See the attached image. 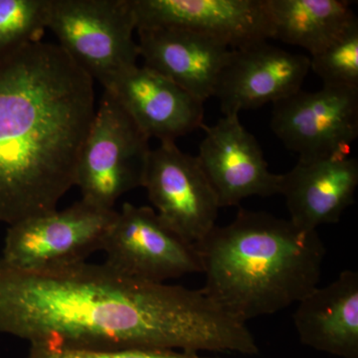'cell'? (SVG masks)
I'll list each match as a JSON object with an SVG mask.
<instances>
[{"label":"cell","mask_w":358,"mask_h":358,"mask_svg":"<svg viewBox=\"0 0 358 358\" xmlns=\"http://www.w3.org/2000/svg\"><path fill=\"white\" fill-rule=\"evenodd\" d=\"M0 333L92 350L259 352L246 324L202 289L140 281L87 261L29 272L0 260Z\"/></svg>","instance_id":"obj_1"},{"label":"cell","mask_w":358,"mask_h":358,"mask_svg":"<svg viewBox=\"0 0 358 358\" xmlns=\"http://www.w3.org/2000/svg\"><path fill=\"white\" fill-rule=\"evenodd\" d=\"M94 80L57 44L0 58V221L57 209L95 115Z\"/></svg>","instance_id":"obj_2"},{"label":"cell","mask_w":358,"mask_h":358,"mask_svg":"<svg viewBox=\"0 0 358 358\" xmlns=\"http://www.w3.org/2000/svg\"><path fill=\"white\" fill-rule=\"evenodd\" d=\"M195 246L205 275L202 292L244 324L281 312L317 288L326 257L317 230L247 209Z\"/></svg>","instance_id":"obj_3"},{"label":"cell","mask_w":358,"mask_h":358,"mask_svg":"<svg viewBox=\"0 0 358 358\" xmlns=\"http://www.w3.org/2000/svg\"><path fill=\"white\" fill-rule=\"evenodd\" d=\"M47 28L58 46L103 89L140 57L131 0H51Z\"/></svg>","instance_id":"obj_4"},{"label":"cell","mask_w":358,"mask_h":358,"mask_svg":"<svg viewBox=\"0 0 358 358\" xmlns=\"http://www.w3.org/2000/svg\"><path fill=\"white\" fill-rule=\"evenodd\" d=\"M150 140L114 94L103 90L78 159L75 186L81 199L114 210L124 193L143 187Z\"/></svg>","instance_id":"obj_5"},{"label":"cell","mask_w":358,"mask_h":358,"mask_svg":"<svg viewBox=\"0 0 358 358\" xmlns=\"http://www.w3.org/2000/svg\"><path fill=\"white\" fill-rule=\"evenodd\" d=\"M117 211L80 199L63 209L9 225L0 260L21 271L53 270L86 262L103 242Z\"/></svg>","instance_id":"obj_6"},{"label":"cell","mask_w":358,"mask_h":358,"mask_svg":"<svg viewBox=\"0 0 358 358\" xmlns=\"http://www.w3.org/2000/svg\"><path fill=\"white\" fill-rule=\"evenodd\" d=\"M102 251L106 265L140 281L162 284L202 273L196 246L176 234L148 206L122 205Z\"/></svg>","instance_id":"obj_7"},{"label":"cell","mask_w":358,"mask_h":358,"mask_svg":"<svg viewBox=\"0 0 358 358\" xmlns=\"http://www.w3.org/2000/svg\"><path fill=\"white\" fill-rule=\"evenodd\" d=\"M271 128L299 159L350 155L358 136V90H299L273 103Z\"/></svg>","instance_id":"obj_8"},{"label":"cell","mask_w":358,"mask_h":358,"mask_svg":"<svg viewBox=\"0 0 358 358\" xmlns=\"http://www.w3.org/2000/svg\"><path fill=\"white\" fill-rule=\"evenodd\" d=\"M143 187L159 218L188 243H200L215 227L220 206L213 188L197 157L176 143L152 150Z\"/></svg>","instance_id":"obj_9"},{"label":"cell","mask_w":358,"mask_h":358,"mask_svg":"<svg viewBox=\"0 0 358 358\" xmlns=\"http://www.w3.org/2000/svg\"><path fill=\"white\" fill-rule=\"evenodd\" d=\"M201 129L205 136L196 157L220 208L237 206L249 197L280 194L281 174L270 171L262 148L239 114L225 115L214 126Z\"/></svg>","instance_id":"obj_10"},{"label":"cell","mask_w":358,"mask_h":358,"mask_svg":"<svg viewBox=\"0 0 358 358\" xmlns=\"http://www.w3.org/2000/svg\"><path fill=\"white\" fill-rule=\"evenodd\" d=\"M136 30L173 27L237 49L274 39L266 0H131Z\"/></svg>","instance_id":"obj_11"},{"label":"cell","mask_w":358,"mask_h":358,"mask_svg":"<svg viewBox=\"0 0 358 358\" xmlns=\"http://www.w3.org/2000/svg\"><path fill=\"white\" fill-rule=\"evenodd\" d=\"M310 70L308 56L268 41L256 42L233 49L213 96L224 115L240 114L293 95L301 89Z\"/></svg>","instance_id":"obj_12"},{"label":"cell","mask_w":358,"mask_h":358,"mask_svg":"<svg viewBox=\"0 0 358 358\" xmlns=\"http://www.w3.org/2000/svg\"><path fill=\"white\" fill-rule=\"evenodd\" d=\"M103 90L114 94L145 136L160 143H176L204 124V103L147 66H134Z\"/></svg>","instance_id":"obj_13"},{"label":"cell","mask_w":358,"mask_h":358,"mask_svg":"<svg viewBox=\"0 0 358 358\" xmlns=\"http://www.w3.org/2000/svg\"><path fill=\"white\" fill-rule=\"evenodd\" d=\"M138 33L145 66L171 80L201 102L214 96L233 48L222 40L180 28H148Z\"/></svg>","instance_id":"obj_14"},{"label":"cell","mask_w":358,"mask_h":358,"mask_svg":"<svg viewBox=\"0 0 358 358\" xmlns=\"http://www.w3.org/2000/svg\"><path fill=\"white\" fill-rule=\"evenodd\" d=\"M358 160L336 155L299 159L289 173L281 174L280 194L286 199L289 221L303 230L338 223L355 202Z\"/></svg>","instance_id":"obj_15"},{"label":"cell","mask_w":358,"mask_h":358,"mask_svg":"<svg viewBox=\"0 0 358 358\" xmlns=\"http://www.w3.org/2000/svg\"><path fill=\"white\" fill-rule=\"evenodd\" d=\"M294 324L301 343L341 358H358V273L343 271L296 303Z\"/></svg>","instance_id":"obj_16"},{"label":"cell","mask_w":358,"mask_h":358,"mask_svg":"<svg viewBox=\"0 0 358 358\" xmlns=\"http://www.w3.org/2000/svg\"><path fill=\"white\" fill-rule=\"evenodd\" d=\"M274 39L305 49L324 50L358 21L345 0H266Z\"/></svg>","instance_id":"obj_17"},{"label":"cell","mask_w":358,"mask_h":358,"mask_svg":"<svg viewBox=\"0 0 358 358\" xmlns=\"http://www.w3.org/2000/svg\"><path fill=\"white\" fill-rule=\"evenodd\" d=\"M51 0H0V58L39 41Z\"/></svg>","instance_id":"obj_18"},{"label":"cell","mask_w":358,"mask_h":358,"mask_svg":"<svg viewBox=\"0 0 358 358\" xmlns=\"http://www.w3.org/2000/svg\"><path fill=\"white\" fill-rule=\"evenodd\" d=\"M324 86L358 90V21L324 50L310 57Z\"/></svg>","instance_id":"obj_19"},{"label":"cell","mask_w":358,"mask_h":358,"mask_svg":"<svg viewBox=\"0 0 358 358\" xmlns=\"http://www.w3.org/2000/svg\"><path fill=\"white\" fill-rule=\"evenodd\" d=\"M27 358H218L201 357L199 353L155 348L92 350L54 343L30 345Z\"/></svg>","instance_id":"obj_20"}]
</instances>
